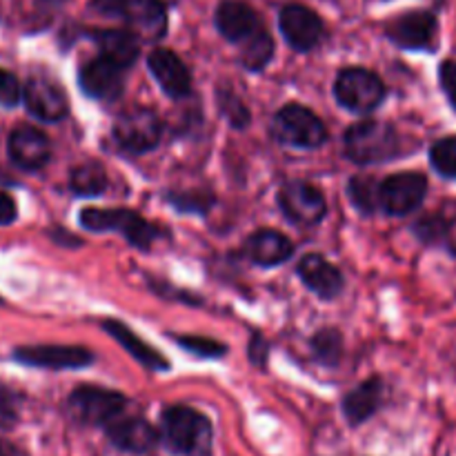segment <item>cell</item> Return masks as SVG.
<instances>
[{
    "label": "cell",
    "mask_w": 456,
    "mask_h": 456,
    "mask_svg": "<svg viewBox=\"0 0 456 456\" xmlns=\"http://www.w3.org/2000/svg\"><path fill=\"white\" fill-rule=\"evenodd\" d=\"M163 439L176 454L208 456L212 450V423L187 405H172L163 412Z\"/></svg>",
    "instance_id": "1"
},
{
    "label": "cell",
    "mask_w": 456,
    "mask_h": 456,
    "mask_svg": "<svg viewBox=\"0 0 456 456\" xmlns=\"http://www.w3.org/2000/svg\"><path fill=\"white\" fill-rule=\"evenodd\" d=\"M401 138L392 125L381 120H361L346 134L347 159L359 165L386 163L399 154Z\"/></svg>",
    "instance_id": "2"
},
{
    "label": "cell",
    "mask_w": 456,
    "mask_h": 456,
    "mask_svg": "<svg viewBox=\"0 0 456 456\" xmlns=\"http://www.w3.org/2000/svg\"><path fill=\"white\" fill-rule=\"evenodd\" d=\"M80 223L92 232H120L134 248L141 249H147L159 239V230L129 209L87 208L80 212Z\"/></svg>",
    "instance_id": "3"
},
{
    "label": "cell",
    "mask_w": 456,
    "mask_h": 456,
    "mask_svg": "<svg viewBox=\"0 0 456 456\" xmlns=\"http://www.w3.org/2000/svg\"><path fill=\"white\" fill-rule=\"evenodd\" d=\"M272 132L285 145L298 150H316L328 141V129L314 111L301 105H288L274 116Z\"/></svg>",
    "instance_id": "4"
},
{
    "label": "cell",
    "mask_w": 456,
    "mask_h": 456,
    "mask_svg": "<svg viewBox=\"0 0 456 456\" xmlns=\"http://www.w3.org/2000/svg\"><path fill=\"white\" fill-rule=\"evenodd\" d=\"M127 399L114 390L96 386H80L69 395L67 408L76 421L85 426H110L123 414Z\"/></svg>",
    "instance_id": "5"
},
{
    "label": "cell",
    "mask_w": 456,
    "mask_h": 456,
    "mask_svg": "<svg viewBox=\"0 0 456 456\" xmlns=\"http://www.w3.org/2000/svg\"><path fill=\"white\" fill-rule=\"evenodd\" d=\"M334 96L346 110L368 114L381 105L383 96H386V85L372 71L350 67L338 74L337 83H334Z\"/></svg>",
    "instance_id": "6"
},
{
    "label": "cell",
    "mask_w": 456,
    "mask_h": 456,
    "mask_svg": "<svg viewBox=\"0 0 456 456\" xmlns=\"http://www.w3.org/2000/svg\"><path fill=\"white\" fill-rule=\"evenodd\" d=\"M160 134H163L160 118L145 107H134V110L125 111L114 125L116 142L132 154L154 150L160 142Z\"/></svg>",
    "instance_id": "7"
},
{
    "label": "cell",
    "mask_w": 456,
    "mask_h": 456,
    "mask_svg": "<svg viewBox=\"0 0 456 456\" xmlns=\"http://www.w3.org/2000/svg\"><path fill=\"white\" fill-rule=\"evenodd\" d=\"M428 181L419 172H399L381 183L379 187V203L387 214L405 216L421 208L426 199Z\"/></svg>",
    "instance_id": "8"
},
{
    "label": "cell",
    "mask_w": 456,
    "mask_h": 456,
    "mask_svg": "<svg viewBox=\"0 0 456 456\" xmlns=\"http://www.w3.org/2000/svg\"><path fill=\"white\" fill-rule=\"evenodd\" d=\"M279 205L285 216L303 227L319 225L328 212L325 196L307 183H289L279 191Z\"/></svg>",
    "instance_id": "9"
},
{
    "label": "cell",
    "mask_w": 456,
    "mask_h": 456,
    "mask_svg": "<svg viewBox=\"0 0 456 456\" xmlns=\"http://www.w3.org/2000/svg\"><path fill=\"white\" fill-rule=\"evenodd\" d=\"M279 27L297 52H310L323 40V20L305 4H285Z\"/></svg>",
    "instance_id": "10"
},
{
    "label": "cell",
    "mask_w": 456,
    "mask_h": 456,
    "mask_svg": "<svg viewBox=\"0 0 456 456\" xmlns=\"http://www.w3.org/2000/svg\"><path fill=\"white\" fill-rule=\"evenodd\" d=\"M25 105L31 116L45 123H58L67 116V96L61 85L47 76H31L25 85Z\"/></svg>",
    "instance_id": "11"
},
{
    "label": "cell",
    "mask_w": 456,
    "mask_h": 456,
    "mask_svg": "<svg viewBox=\"0 0 456 456\" xmlns=\"http://www.w3.org/2000/svg\"><path fill=\"white\" fill-rule=\"evenodd\" d=\"M16 361L45 370H78L94 361V354L76 346H29L13 352Z\"/></svg>",
    "instance_id": "12"
},
{
    "label": "cell",
    "mask_w": 456,
    "mask_h": 456,
    "mask_svg": "<svg viewBox=\"0 0 456 456\" xmlns=\"http://www.w3.org/2000/svg\"><path fill=\"white\" fill-rule=\"evenodd\" d=\"M436 31H439V25H436L435 13L430 12H408L387 25L390 40L403 49L430 52L436 45Z\"/></svg>",
    "instance_id": "13"
},
{
    "label": "cell",
    "mask_w": 456,
    "mask_h": 456,
    "mask_svg": "<svg viewBox=\"0 0 456 456\" xmlns=\"http://www.w3.org/2000/svg\"><path fill=\"white\" fill-rule=\"evenodd\" d=\"M80 87L96 101H116L123 94V67L105 56L92 58L80 67Z\"/></svg>",
    "instance_id": "14"
},
{
    "label": "cell",
    "mask_w": 456,
    "mask_h": 456,
    "mask_svg": "<svg viewBox=\"0 0 456 456\" xmlns=\"http://www.w3.org/2000/svg\"><path fill=\"white\" fill-rule=\"evenodd\" d=\"M9 159L13 165H18L25 172H36L47 165L49 156H52V147H49V138L45 136L40 129L22 125L16 127L9 136Z\"/></svg>",
    "instance_id": "15"
},
{
    "label": "cell",
    "mask_w": 456,
    "mask_h": 456,
    "mask_svg": "<svg viewBox=\"0 0 456 456\" xmlns=\"http://www.w3.org/2000/svg\"><path fill=\"white\" fill-rule=\"evenodd\" d=\"M120 18L138 40H159L167 29V12L160 0H127Z\"/></svg>",
    "instance_id": "16"
},
{
    "label": "cell",
    "mask_w": 456,
    "mask_h": 456,
    "mask_svg": "<svg viewBox=\"0 0 456 456\" xmlns=\"http://www.w3.org/2000/svg\"><path fill=\"white\" fill-rule=\"evenodd\" d=\"M147 65H150L151 76L159 80V85L163 87V92L172 98H183L190 94L191 89V78L190 71H187L185 62L176 56L169 49H154L147 58Z\"/></svg>",
    "instance_id": "17"
},
{
    "label": "cell",
    "mask_w": 456,
    "mask_h": 456,
    "mask_svg": "<svg viewBox=\"0 0 456 456\" xmlns=\"http://www.w3.org/2000/svg\"><path fill=\"white\" fill-rule=\"evenodd\" d=\"M107 436H110V441L116 448L134 454L150 452L159 444L156 428L141 417H118L107 426Z\"/></svg>",
    "instance_id": "18"
},
{
    "label": "cell",
    "mask_w": 456,
    "mask_h": 456,
    "mask_svg": "<svg viewBox=\"0 0 456 456\" xmlns=\"http://www.w3.org/2000/svg\"><path fill=\"white\" fill-rule=\"evenodd\" d=\"M214 20H216V29L221 31L223 38L239 45L252 38L263 27L256 12L248 3H240V0H227V3H223L216 9V18Z\"/></svg>",
    "instance_id": "19"
},
{
    "label": "cell",
    "mask_w": 456,
    "mask_h": 456,
    "mask_svg": "<svg viewBox=\"0 0 456 456\" xmlns=\"http://www.w3.org/2000/svg\"><path fill=\"white\" fill-rule=\"evenodd\" d=\"M298 276L321 298H334L343 289L341 272L334 265H330L319 254H307V256L301 258V263H298Z\"/></svg>",
    "instance_id": "20"
},
{
    "label": "cell",
    "mask_w": 456,
    "mask_h": 456,
    "mask_svg": "<svg viewBox=\"0 0 456 456\" xmlns=\"http://www.w3.org/2000/svg\"><path fill=\"white\" fill-rule=\"evenodd\" d=\"M248 254L254 263L258 265H279V263L288 261L294 254V245L288 236L274 230H261L256 234L249 236L248 240Z\"/></svg>",
    "instance_id": "21"
},
{
    "label": "cell",
    "mask_w": 456,
    "mask_h": 456,
    "mask_svg": "<svg viewBox=\"0 0 456 456\" xmlns=\"http://www.w3.org/2000/svg\"><path fill=\"white\" fill-rule=\"evenodd\" d=\"M102 330H105V332L110 334L114 341H118L120 346H123L125 350H127L129 354L138 361V363L145 365V368H150V370H167L169 368L167 361H165L163 356L154 350V347L147 346L142 338H138L136 334L127 328V325L118 323V321H114V319H107L105 323H102Z\"/></svg>",
    "instance_id": "22"
},
{
    "label": "cell",
    "mask_w": 456,
    "mask_h": 456,
    "mask_svg": "<svg viewBox=\"0 0 456 456\" xmlns=\"http://www.w3.org/2000/svg\"><path fill=\"white\" fill-rule=\"evenodd\" d=\"M101 56L127 69L138 56V38L129 29H101L94 34Z\"/></svg>",
    "instance_id": "23"
},
{
    "label": "cell",
    "mask_w": 456,
    "mask_h": 456,
    "mask_svg": "<svg viewBox=\"0 0 456 456\" xmlns=\"http://www.w3.org/2000/svg\"><path fill=\"white\" fill-rule=\"evenodd\" d=\"M381 405V381L379 379H370V381L361 383L356 390H352L350 395L343 401V412L346 419L352 426H361L363 421H368L377 408Z\"/></svg>",
    "instance_id": "24"
},
{
    "label": "cell",
    "mask_w": 456,
    "mask_h": 456,
    "mask_svg": "<svg viewBox=\"0 0 456 456\" xmlns=\"http://www.w3.org/2000/svg\"><path fill=\"white\" fill-rule=\"evenodd\" d=\"M71 191L78 196H98L107 187V174L98 163H83L71 169Z\"/></svg>",
    "instance_id": "25"
},
{
    "label": "cell",
    "mask_w": 456,
    "mask_h": 456,
    "mask_svg": "<svg viewBox=\"0 0 456 456\" xmlns=\"http://www.w3.org/2000/svg\"><path fill=\"white\" fill-rule=\"evenodd\" d=\"M240 61L248 69H261L270 62L272 53H274V43H272V36L267 34V29H258L256 34L252 36L249 40H245L240 45Z\"/></svg>",
    "instance_id": "26"
},
{
    "label": "cell",
    "mask_w": 456,
    "mask_h": 456,
    "mask_svg": "<svg viewBox=\"0 0 456 456\" xmlns=\"http://www.w3.org/2000/svg\"><path fill=\"white\" fill-rule=\"evenodd\" d=\"M430 163L444 178H456V136L441 138L432 145Z\"/></svg>",
    "instance_id": "27"
},
{
    "label": "cell",
    "mask_w": 456,
    "mask_h": 456,
    "mask_svg": "<svg viewBox=\"0 0 456 456\" xmlns=\"http://www.w3.org/2000/svg\"><path fill=\"white\" fill-rule=\"evenodd\" d=\"M381 187V185H379ZM379 187L368 178H354L350 183V196L363 212H374L379 203Z\"/></svg>",
    "instance_id": "28"
},
{
    "label": "cell",
    "mask_w": 456,
    "mask_h": 456,
    "mask_svg": "<svg viewBox=\"0 0 456 456\" xmlns=\"http://www.w3.org/2000/svg\"><path fill=\"white\" fill-rule=\"evenodd\" d=\"M20 417V395L12 387L0 386V428L12 430Z\"/></svg>",
    "instance_id": "29"
},
{
    "label": "cell",
    "mask_w": 456,
    "mask_h": 456,
    "mask_svg": "<svg viewBox=\"0 0 456 456\" xmlns=\"http://www.w3.org/2000/svg\"><path fill=\"white\" fill-rule=\"evenodd\" d=\"M314 352L323 363H337L341 356V337L334 330H325V332L314 337Z\"/></svg>",
    "instance_id": "30"
},
{
    "label": "cell",
    "mask_w": 456,
    "mask_h": 456,
    "mask_svg": "<svg viewBox=\"0 0 456 456\" xmlns=\"http://www.w3.org/2000/svg\"><path fill=\"white\" fill-rule=\"evenodd\" d=\"M178 343H181L185 350H190L191 354H199V356H223V354H225V346L212 341V338L181 337V338H178Z\"/></svg>",
    "instance_id": "31"
},
{
    "label": "cell",
    "mask_w": 456,
    "mask_h": 456,
    "mask_svg": "<svg viewBox=\"0 0 456 456\" xmlns=\"http://www.w3.org/2000/svg\"><path fill=\"white\" fill-rule=\"evenodd\" d=\"M22 98L20 83L16 76L7 69H0V105L16 107Z\"/></svg>",
    "instance_id": "32"
},
{
    "label": "cell",
    "mask_w": 456,
    "mask_h": 456,
    "mask_svg": "<svg viewBox=\"0 0 456 456\" xmlns=\"http://www.w3.org/2000/svg\"><path fill=\"white\" fill-rule=\"evenodd\" d=\"M439 80H441V87H444L445 96H448L450 105L456 110V62L454 61L441 62Z\"/></svg>",
    "instance_id": "33"
},
{
    "label": "cell",
    "mask_w": 456,
    "mask_h": 456,
    "mask_svg": "<svg viewBox=\"0 0 456 456\" xmlns=\"http://www.w3.org/2000/svg\"><path fill=\"white\" fill-rule=\"evenodd\" d=\"M18 212H16V203L9 194L0 191V225H12L16 221Z\"/></svg>",
    "instance_id": "34"
},
{
    "label": "cell",
    "mask_w": 456,
    "mask_h": 456,
    "mask_svg": "<svg viewBox=\"0 0 456 456\" xmlns=\"http://www.w3.org/2000/svg\"><path fill=\"white\" fill-rule=\"evenodd\" d=\"M127 0H94V7L98 9L105 16H120L123 13V7Z\"/></svg>",
    "instance_id": "35"
},
{
    "label": "cell",
    "mask_w": 456,
    "mask_h": 456,
    "mask_svg": "<svg viewBox=\"0 0 456 456\" xmlns=\"http://www.w3.org/2000/svg\"><path fill=\"white\" fill-rule=\"evenodd\" d=\"M441 216H444L445 221H448V225H450V223H456V200H454V203L445 205V212L441 214Z\"/></svg>",
    "instance_id": "36"
},
{
    "label": "cell",
    "mask_w": 456,
    "mask_h": 456,
    "mask_svg": "<svg viewBox=\"0 0 456 456\" xmlns=\"http://www.w3.org/2000/svg\"><path fill=\"white\" fill-rule=\"evenodd\" d=\"M40 4H45V7H56V4H61L62 0H38Z\"/></svg>",
    "instance_id": "37"
},
{
    "label": "cell",
    "mask_w": 456,
    "mask_h": 456,
    "mask_svg": "<svg viewBox=\"0 0 456 456\" xmlns=\"http://www.w3.org/2000/svg\"><path fill=\"white\" fill-rule=\"evenodd\" d=\"M0 456H7V448L3 444H0Z\"/></svg>",
    "instance_id": "38"
}]
</instances>
